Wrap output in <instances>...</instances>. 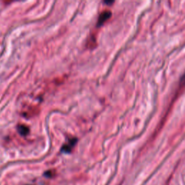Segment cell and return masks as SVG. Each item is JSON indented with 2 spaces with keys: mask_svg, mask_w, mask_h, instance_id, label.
<instances>
[{
  "mask_svg": "<svg viewBox=\"0 0 185 185\" xmlns=\"http://www.w3.org/2000/svg\"><path fill=\"white\" fill-rule=\"evenodd\" d=\"M106 4H113L114 2H105Z\"/></svg>",
  "mask_w": 185,
  "mask_h": 185,
  "instance_id": "cell-5",
  "label": "cell"
},
{
  "mask_svg": "<svg viewBox=\"0 0 185 185\" xmlns=\"http://www.w3.org/2000/svg\"><path fill=\"white\" fill-rule=\"evenodd\" d=\"M18 130L22 136H26L29 133L28 127L25 125V124H19L18 127Z\"/></svg>",
  "mask_w": 185,
  "mask_h": 185,
  "instance_id": "cell-3",
  "label": "cell"
},
{
  "mask_svg": "<svg viewBox=\"0 0 185 185\" xmlns=\"http://www.w3.org/2000/svg\"><path fill=\"white\" fill-rule=\"evenodd\" d=\"M45 175L47 176V177H51V176H53L54 175V172L53 171H47L46 173H45Z\"/></svg>",
  "mask_w": 185,
  "mask_h": 185,
  "instance_id": "cell-4",
  "label": "cell"
},
{
  "mask_svg": "<svg viewBox=\"0 0 185 185\" xmlns=\"http://www.w3.org/2000/svg\"><path fill=\"white\" fill-rule=\"evenodd\" d=\"M111 16V12L109 10H106L101 12L99 15V20H98V26H101L104 23V22L109 19Z\"/></svg>",
  "mask_w": 185,
  "mask_h": 185,
  "instance_id": "cell-1",
  "label": "cell"
},
{
  "mask_svg": "<svg viewBox=\"0 0 185 185\" xmlns=\"http://www.w3.org/2000/svg\"><path fill=\"white\" fill-rule=\"evenodd\" d=\"M77 141L78 140H77L76 138H72L70 139V140H69V141H68L66 144H64L63 145V147H62V152H64L66 153L71 152V151L72 150V148H73L74 145L76 144Z\"/></svg>",
  "mask_w": 185,
  "mask_h": 185,
  "instance_id": "cell-2",
  "label": "cell"
}]
</instances>
